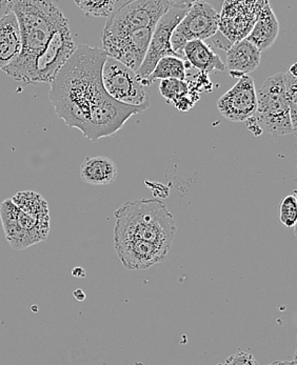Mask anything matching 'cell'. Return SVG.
<instances>
[{"label":"cell","instance_id":"cell-1","mask_svg":"<svg viewBox=\"0 0 297 365\" xmlns=\"http://www.w3.org/2000/svg\"><path fill=\"white\" fill-rule=\"evenodd\" d=\"M106 59L101 48L86 44L76 46L51 83L49 98L57 116L68 127L81 133L85 130L91 105L104 88L101 71Z\"/></svg>","mask_w":297,"mask_h":365},{"label":"cell","instance_id":"cell-2","mask_svg":"<svg viewBox=\"0 0 297 365\" xmlns=\"http://www.w3.org/2000/svg\"><path fill=\"white\" fill-rule=\"evenodd\" d=\"M11 12L19 21L21 52L12 63L2 71L14 81L29 86L35 61L46 48L53 33L68 19L57 2L51 0L12 1Z\"/></svg>","mask_w":297,"mask_h":365},{"label":"cell","instance_id":"cell-3","mask_svg":"<svg viewBox=\"0 0 297 365\" xmlns=\"http://www.w3.org/2000/svg\"><path fill=\"white\" fill-rule=\"evenodd\" d=\"M114 217L116 223L113 239H137L171 249L176 222L163 201H127L115 211Z\"/></svg>","mask_w":297,"mask_h":365},{"label":"cell","instance_id":"cell-4","mask_svg":"<svg viewBox=\"0 0 297 365\" xmlns=\"http://www.w3.org/2000/svg\"><path fill=\"white\" fill-rule=\"evenodd\" d=\"M256 93L257 110L254 117L261 129L272 136L296 135L290 119L283 73L269 77Z\"/></svg>","mask_w":297,"mask_h":365},{"label":"cell","instance_id":"cell-5","mask_svg":"<svg viewBox=\"0 0 297 365\" xmlns=\"http://www.w3.org/2000/svg\"><path fill=\"white\" fill-rule=\"evenodd\" d=\"M148 107L150 103L141 106L124 105L109 96L103 88L91 105L83 135L92 141L113 136L123 129L131 117L144 112Z\"/></svg>","mask_w":297,"mask_h":365},{"label":"cell","instance_id":"cell-6","mask_svg":"<svg viewBox=\"0 0 297 365\" xmlns=\"http://www.w3.org/2000/svg\"><path fill=\"white\" fill-rule=\"evenodd\" d=\"M173 0H135L126 1L106 22L101 35L127 34L139 29L155 28L169 9Z\"/></svg>","mask_w":297,"mask_h":365},{"label":"cell","instance_id":"cell-7","mask_svg":"<svg viewBox=\"0 0 297 365\" xmlns=\"http://www.w3.org/2000/svg\"><path fill=\"white\" fill-rule=\"evenodd\" d=\"M219 14L211 4L193 1L189 11L177 24L171 36V48L178 58L185 61L183 48L193 41H205L218 32Z\"/></svg>","mask_w":297,"mask_h":365},{"label":"cell","instance_id":"cell-8","mask_svg":"<svg viewBox=\"0 0 297 365\" xmlns=\"http://www.w3.org/2000/svg\"><path fill=\"white\" fill-rule=\"evenodd\" d=\"M193 1H175L174 6L169 9L155 24L150 44L145 59L141 68L136 72L137 78L145 86L148 75L153 72L159 59L163 57L174 56L175 53L171 48V36L177 24L186 16Z\"/></svg>","mask_w":297,"mask_h":365},{"label":"cell","instance_id":"cell-9","mask_svg":"<svg viewBox=\"0 0 297 365\" xmlns=\"http://www.w3.org/2000/svg\"><path fill=\"white\" fill-rule=\"evenodd\" d=\"M76 50L69 21H66L53 33L41 54L35 61L31 83H52L61 68Z\"/></svg>","mask_w":297,"mask_h":365},{"label":"cell","instance_id":"cell-10","mask_svg":"<svg viewBox=\"0 0 297 365\" xmlns=\"http://www.w3.org/2000/svg\"><path fill=\"white\" fill-rule=\"evenodd\" d=\"M104 90L114 101L128 106H141L148 103L145 86L137 78L136 73L106 57L101 71Z\"/></svg>","mask_w":297,"mask_h":365},{"label":"cell","instance_id":"cell-11","mask_svg":"<svg viewBox=\"0 0 297 365\" xmlns=\"http://www.w3.org/2000/svg\"><path fill=\"white\" fill-rule=\"evenodd\" d=\"M153 31L154 28H146L127 34L101 35V50L109 58L115 59L136 73L147 54Z\"/></svg>","mask_w":297,"mask_h":365},{"label":"cell","instance_id":"cell-12","mask_svg":"<svg viewBox=\"0 0 297 365\" xmlns=\"http://www.w3.org/2000/svg\"><path fill=\"white\" fill-rule=\"evenodd\" d=\"M267 1H225L218 30L232 44L247 38Z\"/></svg>","mask_w":297,"mask_h":365},{"label":"cell","instance_id":"cell-13","mask_svg":"<svg viewBox=\"0 0 297 365\" xmlns=\"http://www.w3.org/2000/svg\"><path fill=\"white\" fill-rule=\"evenodd\" d=\"M217 108L227 120L233 123H243L253 117L257 110V93L252 77H241L236 85L218 99Z\"/></svg>","mask_w":297,"mask_h":365},{"label":"cell","instance_id":"cell-14","mask_svg":"<svg viewBox=\"0 0 297 365\" xmlns=\"http://www.w3.org/2000/svg\"><path fill=\"white\" fill-rule=\"evenodd\" d=\"M113 242L119 260L130 271H144L163 262L170 251L169 247L137 239H113Z\"/></svg>","mask_w":297,"mask_h":365},{"label":"cell","instance_id":"cell-15","mask_svg":"<svg viewBox=\"0 0 297 365\" xmlns=\"http://www.w3.org/2000/svg\"><path fill=\"white\" fill-rule=\"evenodd\" d=\"M261 53L247 39L237 41L227 51V65L232 78H241L254 72L261 63Z\"/></svg>","mask_w":297,"mask_h":365},{"label":"cell","instance_id":"cell-16","mask_svg":"<svg viewBox=\"0 0 297 365\" xmlns=\"http://www.w3.org/2000/svg\"><path fill=\"white\" fill-rule=\"evenodd\" d=\"M21 52L19 21L12 12L0 19V70L12 63Z\"/></svg>","mask_w":297,"mask_h":365},{"label":"cell","instance_id":"cell-17","mask_svg":"<svg viewBox=\"0 0 297 365\" xmlns=\"http://www.w3.org/2000/svg\"><path fill=\"white\" fill-rule=\"evenodd\" d=\"M278 33L279 22L270 6V2L267 1L261 9L258 19L246 39L254 44L261 53L273 46Z\"/></svg>","mask_w":297,"mask_h":365},{"label":"cell","instance_id":"cell-18","mask_svg":"<svg viewBox=\"0 0 297 365\" xmlns=\"http://www.w3.org/2000/svg\"><path fill=\"white\" fill-rule=\"evenodd\" d=\"M183 57L193 68L205 74H209L213 71H226V65L221 61V57L205 41H193L186 44Z\"/></svg>","mask_w":297,"mask_h":365},{"label":"cell","instance_id":"cell-19","mask_svg":"<svg viewBox=\"0 0 297 365\" xmlns=\"http://www.w3.org/2000/svg\"><path fill=\"white\" fill-rule=\"evenodd\" d=\"M117 174L116 165L108 157H86L81 163V177L88 185H110L116 180Z\"/></svg>","mask_w":297,"mask_h":365},{"label":"cell","instance_id":"cell-20","mask_svg":"<svg viewBox=\"0 0 297 365\" xmlns=\"http://www.w3.org/2000/svg\"><path fill=\"white\" fill-rule=\"evenodd\" d=\"M0 219H1L6 241L12 249L21 251L34 245L30 237L22 231L17 223L16 217H15V205L11 199H6L0 205Z\"/></svg>","mask_w":297,"mask_h":365},{"label":"cell","instance_id":"cell-21","mask_svg":"<svg viewBox=\"0 0 297 365\" xmlns=\"http://www.w3.org/2000/svg\"><path fill=\"white\" fill-rule=\"evenodd\" d=\"M10 199L21 211L28 215L39 220L50 221L48 202L41 194L33 191L19 192Z\"/></svg>","mask_w":297,"mask_h":365},{"label":"cell","instance_id":"cell-22","mask_svg":"<svg viewBox=\"0 0 297 365\" xmlns=\"http://www.w3.org/2000/svg\"><path fill=\"white\" fill-rule=\"evenodd\" d=\"M186 72L187 70H186L185 61L178 57H163V58L159 59L153 72L148 75L145 86L152 85L155 81H158V79L161 81H165V79L185 81Z\"/></svg>","mask_w":297,"mask_h":365},{"label":"cell","instance_id":"cell-23","mask_svg":"<svg viewBox=\"0 0 297 365\" xmlns=\"http://www.w3.org/2000/svg\"><path fill=\"white\" fill-rule=\"evenodd\" d=\"M126 1H119V0H110V1H93V0H76L75 4L83 11L86 16L94 17H109L119 8L123 6Z\"/></svg>","mask_w":297,"mask_h":365},{"label":"cell","instance_id":"cell-24","mask_svg":"<svg viewBox=\"0 0 297 365\" xmlns=\"http://www.w3.org/2000/svg\"><path fill=\"white\" fill-rule=\"evenodd\" d=\"M159 93L168 103L173 106L179 99L189 95V88L185 81L165 79L161 81Z\"/></svg>","mask_w":297,"mask_h":365},{"label":"cell","instance_id":"cell-25","mask_svg":"<svg viewBox=\"0 0 297 365\" xmlns=\"http://www.w3.org/2000/svg\"><path fill=\"white\" fill-rule=\"evenodd\" d=\"M286 98L290 108V119L292 128L296 134L297 130V76L287 72L283 74Z\"/></svg>","mask_w":297,"mask_h":365},{"label":"cell","instance_id":"cell-26","mask_svg":"<svg viewBox=\"0 0 297 365\" xmlns=\"http://www.w3.org/2000/svg\"><path fill=\"white\" fill-rule=\"evenodd\" d=\"M278 220L286 227H294L297 221V199L296 193L288 195L278 209Z\"/></svg>","mask_w":297,"mask_h":365},{"label":"cell","instance_id":"cell-27","mask_svg":"<svg viewBox=\"0 0 297 365\" xmlns=\"http://www.w3.org/2000/svg\"><path fill=\"white\" fill-rule=\"evenodd\" d=\"M221 365H259L253 356L247 351H237L234 355L230 356Z\"/></svg>","mask_w":297,"mask_h":365},{"label":"cell","instance_id":"cell-28","mask_svg":"<svg viewBox=\"0 0 297 365\" xmlns=\"http://www.w3.org/2000/svg\"><path fill=\"white\" fill-rule=\"evenodd\" d=\"M246 123H247L248 129L251 130L255 136H259V135L263 133V130H261V127H259L258 123H257L256 119H255L254 116L248 119V120L246 121Z\"/></svg>","mask_w":297,"mask_h":365},{"label":"cell","instance_id":"cell-29","mask_svg":"<svg viewBox=\"0 0 297 365\" xmlns=\"http://www.w3.org/2000/svg\"><path fill=\"white\" fill-rule=\"evenodd\" d=\"M268 365H297L296 360H290V361H274L271 362V364H269Z\"/></svg>","mask_w":297,"mask_h":365},{"label":"cell","instance_id":"cell-30","mask_svg":"<svg viewBox=\"0 0 297 365\" xmlns=\"http://www.w3.org/2000/svg\"><path fill=\"white\" fill-rule=\"evenodd\" d=\"M74 297L76 298L77 300L83 301L85 299L86 295L81 289H76V291L74 292Z\"/></svg>","mask_w":297,"mask_h":365},{"label":"cell","instance_id":"cell-31","mask_svg":"<svg viewBox=\"0 0 297 365\" xmlns=\"http://www.w3.org/2000/svg\"><path fill=\"white\" fill-rule=\"evenodd\" d=\"M296 66V63H293V65L290 66L289 71H288V72L291 73V74L294 75V76H297Z\"/></svg>","mask_w":297,"mask_h":365}]
</instances>
